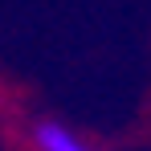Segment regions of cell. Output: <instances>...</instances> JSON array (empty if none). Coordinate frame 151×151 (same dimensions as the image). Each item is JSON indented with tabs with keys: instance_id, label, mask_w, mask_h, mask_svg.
<instances>
[{
	"instance_id": "obj_1",
	"label": "cell",
	"mask_w": 151,
	"mask_h": 151,
	"mask_svg": "<svg viewBox=\"0 0 151 151\" xmlns=\"http://www.w3.org/2000/svg\"><path fill=\"white\" fill-rule=\"evenodd\" d=\"M37 147L41 151H90V147H82L65 127H57V123H41L37 127Z\"/></svg>"
}]
</instances>
